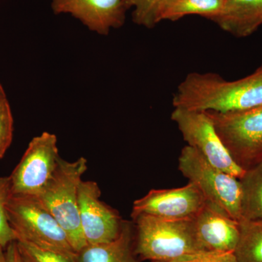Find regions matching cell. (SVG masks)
<instances>
[{
  "label": "cell",
  "instance_id": "1",
  "mask_svg": "<svg viewBox=\"0 0 262 262\" xmlns=\"http://www.w3.org/2000/svg\"><path fill=\"white\" fill-rule=\"evenodd\" d=\"M262 105V63L251 75L229 81L213 72H191L173 95L174 108L234 113Z\"/></svg>",
  "mask_w": 262,
  "mask_h": 262
},
{
  "label": "cell",
  "instance_id": "2",
  "mask_svg": "<svg viewBox=\"0 0 262 262\" xmlns=\"http://www.w3.org/2000/svg\"><path fill=\"white\" fill-rule=\"evenodd\" d=\"M136 253L152 261L175 262L207 252L196 238L193 219L164 220L141 215L134 220Z\"/></svg>",
  "mask_w": 262,
  "mask_h": 262
},
{
  "label": "cell",
  "instance_id": "3",
  "mask_svg": "<svg viewBox=\"0 0 262 262\" xmlns=\"http://www.w3.org/2000/svg\"><path fill=\"white\" fill-rule=\"evenodd\" d=\"M88 170V160L81 157L74 162L58 158L56 168L37 196L65 231L71 245L78 253L88 246L81 227L78 190Z\"/></svg>",
  "mask_w": 262,
  "mask_h": 262
},
{
  "label": "cell",
  "instance_id": "4",
  "mask_svg": "<svg viewBox=\"0 0 262 262\" xmlns=\"http://www.w3.org/2000/svg\"><path fill=\"white\" fill-rule=\"evenodd\" d=\"M6 208L18 241L77 257L65 231L37 196L12 194Z\"/></svg>",
  "mask_w": 262,
  "mask_h": 262
},
{
  "label": "cell",
  "instance_id": "5",
  "mask_svg": "<svg viewBox=\"0 0 262 262\" xmlns=\"http://www.w3.org/2000/svg\"><path fill=\"white\" fill-rule=\"evenodd\" d=\"M179 169L201 191L205 199L233 220H242L239 179L215 168L189 146L183 148Z\"/></svg>",
  "mask_w": 262,
  "mask_h": 262
},
{
  "label": "cell",
  "instance_id": "6",
  "mask_svg": "<svg viewBox=\"0 0 262 262\" xmlns=\"http://www.w3.org/2000/svg\"><path fill=\"white\" fill-rule=\"evenodd\" d=\"M207 113L238 166L246 170L261 161L262 105L234 113Z\"/></svg>",
  "mask_w": 262,
  "mask_h": 262
},
{
  "label": "cell",
  "instance_id": "7",
  "mask_svg": "<svg viewBox=\"0 0 262 262\" xmlns=\"http://www.w3.org/2000/svg\"><path fill=\"white\" fill-rule=\"evenodd\" d=\"M171 119L177 123L187 145L211 165L237 179L244 176L246 170L232 159L207 112L174 108Z\"/></svg>",
  "mask_w": 262,
  "mask_h": 262
},
{
  "label": "cell",
  "instance_id": "8",
  "mask_svg": "<svg viewBox=\"0 0 262 262\" xmlns=\"http://www.w3.org/2000/svg\"><path fill=\"white\" fill-rule=\"evenodd\" d=\"M55 134L33 138L11 175L12 194L37 196L51 178L60 158Z\"/></svg>",
  "mask_w": 262,
  "mask_h": 262
},
{
  "label": "cell",
  "instance_id": "9",
  "mask_svg": "<svg viewBox=\"0 0 262 262\" xmlns=\"http://www.w3.org/2000/svg\"><path fill=\"white\" fill-rule=\"evenodd\" d=\"M206 200L192 182L173 189H151L147 194L136 200L131 216L151 215L164 220L193 219L203 208Z\"/></svg>",
  "mask_w": 262,
  "mask_h": 262
},
{
  "label": "cell",
  "instance_id": "10",
  "mask_svg": "<svg viewBox=\"0 0 262 262\" xmlns=\"http://www.w3.org/2000/svg\"><path fill=\"white\" fill-rule=\"evenodd\" d=\"M101 189L94 181H82L78 190L79 213L88 245L107 244L121 232L123 222L117 212L100 200Z\"/></svg>",
  "mask_w": 262,
  "mask_h": 262
},
{
  "label": "cell",
  "instance_id": "11",
  "mask_svg": "<svg viewBox=\"0 0 262 262\" xmlns=\"http://www.w3.org/2000/svg\"><path fill=\"white\" fill-rule=\"evenodd\" d=\"M51 5L55 14H70L103 36L124 25L127 10L124 0H51Z\"/></svg>",
  "mask_w": 262,
  "mask_h": 262
},
{
  "label": "cell",
  "instance_id": "12",
  "mask_svg": "<svg viewBox=\"0 0 262 262\" xmlns=\"http://www.w3.org/2000/svg\"><path fill=\"white\" fill-rule=\"evenodd\" d=\"M196 238L206 251L234 252L239 236V222L206 201L193 218Z\"/></svg>",
  "mask_w": 262,
  "mask_h": 262
},
{
  "label": "cell",
  "instance_id": "13",
  "mask_svg": "<svg viewBox=\"0 0 262 262\" xmlns=\"http://www.w3.org/2000/svg\"><path fill=\"white\" fill-rule=\"evenodd\" d=\"M211 20L234 37H248L262 26V0H225L222 13Z\"/></svg>",
  "mask_w": 262,
  "mask_h": 262
},
{
  "label": "cell",
  "instance_id": "14",
  "mask_svg": "<svg viewBox=\"0 0 262 262\" xmlns=\"http://www.w3.org/2000/svg\"><path fill=\"white\" fill-rule=\"evenodd\" d=\"M77 262H136L130 222H123L117 239L107 244L88 245L77 253Z\"/></svg>",
  "mask_w": 262,
  "mask_h": 262
},
{
  "label": "cell",
  "instance_id": "15",
  "mask_svg": "<svg viewBox=\"0 0 262 262\" xmlns=\"http://www.w3.org/2000/svg\"><path fill=\"white\" fill-rule=\"evenodd\" d=\"M224 5L225 0H164L158 10V23L177 21L189 15L211 20L222 13Z\"/></svg>",
  "mask_w": 262,
  "mask_h": 262
},
{
  "label": "cell",
  "instance_id": "16",
  "mask_svg": "<svg viewBox=\"0 0 262 262\" xmlns=\"http://www.w3.org/2000/svg\"><path fill=\"white\" fill-rule=\"evenodd\" d=\"M241 183L242 219L262 220V160L245 171Z\"/></svg>",
  "mask_w": 262,
  "mask_h": 262
},
{
  "label": "cell",
  "instance_id": "17",
  "mask_svg": "<svg viewBox=\"0 0 262 262\" xmlns=\"http://www.w3.org/2000/svg\"><path fill=\"white\" fill-rule=\"evenodd\" d=\"M238 243L234 250L237 262H262V220L242 219Z\"/></svg>",
  "mask_w": 262,
  "mask_h": 262
},
{
  "label": "cell",
  "instance_id": "18",
  "mask_svg": "<svg viewBox=\"0 0 262 262\" xmlns=\"http://www.w3.org/2000/svg\"><path fill=\"white\" fill-rule=\"evenodd\" d=\"M164 0H124L127 9L134 8L133 21L147 29L158 24V13Z\"/></svg>",
  "mask_w": 262,
  "mask_h": 262
},
{
  "label": "cell",
  "instance_id": "19",
  "mask_svg": "<svg viewBox=\"0 0 262 262\" xmlns=\"http://www.w3.org/2000/svg\"><path fill=\"white\" fill-rule=\"evenodd\" d=\"M11 196L10 177H0V246L4 249L11 243L18 241L7 214V204Z\"/></svg>",
  "mask_w": 262,
  "mask_h": 262
},
{
  "label": "cell",
  "instance_id": "20",
  "mask_svg": "<svg viewBox=\"0 0 262 262\" xmlns=\"http://www.w3.org/2000/svg\"><path fill=\"white\" fill-rule=\"evenodd\" d=\"M23 262H77V257L37 247L27 241H16Z\"/></svg>",
  "mask_w": 262,
  "mask_h": 262
},
{
  "label": "cell",
  "instance_id": "21",
  "mask_svg": "<svg viewBox=\"0 0 262 262\" xmlns=\"http://www.w3.org/2000/svg\"><path fill=\"white\" fill-rule=\"evenodd\" d=\"M13 117L7 98L0 99V159L13 141Z\"/></svg>",
  "mask_w": 262,
  "mask_h": 262
},
{
  "label": "cell",
  "instance_id": "22",
  "mask_svg": "<svg viewBox=\"0 0 262 262\" xmlns=\"http://www.w3.org/2000/svg\"><path fill=\"white\" fill-rule=\"evenodd\" d=\"M175 262H237L234 252H203Z\"/></svg>",
  "mask_w": 262,
  "mask_h": 262
},
{
  "label": "cell",
  "instance_id": "23",
  "mask_svg": "<svg viewBox=\"0 0 262 262\" xmlns=\"http://www.w3.org/2000/svg\"><path fill=\"white\" fill-rule=\"evenodd\" d=\"M5 262H23L17 247L16 241L11 243L5 248Z\"/></svg>",
  "mask_w": 262,
  "mask_h": 262
},
{
  "label": "cell",
  "instance_id": "24",
  "mask_svg": "<svg viewBox=\"0 0 262 262\" xmlns=\"http://www.w3.org/2000/svg\"><path fill=\"white\" fill-rule=\"evenodd\" d=\"M0 262H5V249L0 246Z\"/></svg>",
  "mask_w": 262,
  "mask_h": 262
},
{
  "label": "cell",
  "instance_id": "25",
  "mask_svg": "<svg viewBox=\"0 0 262 262\" xmlns=\"http://www.w3.org/2000/svg\"><path fill=\"white\" fill-rule=\"evenodd\" d=\"M6 98V94H5V92L4 91V89H3V85L0 83V99H3V98Z\"/></svg>",
  "mask_w": 262,
  "mask_h": 262
},
{
  "label": "cell",
  "instance_id": "26",
  "mask_svg": "<svg viewBox=\"0 0 262 262\" xmlns=\"http://www.w3.org/2000/svg\"><path fill=\"white\" fill-rule=\"evenodd\" d=\"M152 262H164V261H152Z\"/></svg>",
  "mask_w": 262,
  "mask_h": 262
}]
</instances>
